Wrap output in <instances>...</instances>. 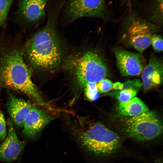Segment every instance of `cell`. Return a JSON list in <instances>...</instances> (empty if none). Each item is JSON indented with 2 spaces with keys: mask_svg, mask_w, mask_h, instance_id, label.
Returning a JSON list of instances; mask_svg holds the SVG:
<instances>
[{
  "mask_svg": "<svg viewBox=\"0 0 163 163\" xmlns=\"http://www.w3.org/2000/svg\"><path fill=\"white\" fill-rule=\"evenodd\" d=\"M21 51L16 48L3 51L0 55V88L21 92L42 106L46 105L32 80V72Z\"/></svg>",
  "mask_w": 163,
  "mask_h": 163,
  "instance_id": "obj_1",
  "label": "cell"
},
{
  "mask_svg": "<svg viewBox=\"0 0 163 163\" xmlns=\"http://www.w3.org/2000/svg\"><path fill=\"white\" fill-rule=\"evenodd\" d=\"M23 53L29 64L35 69L48 71L59 66L62 58V47L51 22L28 41Z\"/></svg>",
  "mask_w": 163,
  "mask_h": 163,
  "instance_id": "obj_2",
  "label": "cell"
},
{
  "mask_svg": "<svg viewBox=\"0 0 163 163\" xmlns=\"http://www.w3.org/2000/svg\"><path fill=\"white\" fill-rule=\"evenodd\" d=\"M79 141L93 154L106 157L115 153L122 144L120 136L100 123H96L78 135Z\"/></svg>",
  "mask_w": 163,
  "mask_h": 163,
  "instance_id": "obj_3",
  "label": "cell"
},
{
  "mask_svg": "<svg viewBox=\"0 0 163 163\" xmlns=\"http://www.w3.org/2000/svg\"><path fill=\"white\" fill-rule=\"evenodd\" d=\"M124 117L121 119V130L127 137L142 142L155 139L162 133V120L154 111L149 110L135 116Z\"/></svg>",
  "mask_w": 163,
  "mask_h": 163,
  "instance_id": "obj_4",
  "label": "cell"
},
{
  "mask_svg": "<svg viewBox=\"0 0 163 163\" xmlns=\"http://www.w3.org/2000/svg\"><path fill=\"white\" fill-rule=\"evenodd\" d=\"M123 24V38L129 46L141 53L150 45L152 37L158 28L132 10L129 11Z\"/></svg>",
  "mask_w": 163,
  "mask_h": 163,
  "instance_id": "obj_5",
  "label": "cell"
},
{
  "mask_svg": "<svg viewBox=\"0 0 163 163\" xmlns=\"http://www.w3.org/2000/svg\"><path fill=\"white\" fill-rule=\"evenodd\" d=\"M78 60L74 75L79 86L84 88L88 83L98 82L107 75L108 70L101 56L92 50L87 52Z\"/></svg>",
  "mask_w": 163,
  "mask_h": 163,
  "instance_id": "obj_6",
  "label": "cell"
},
{
  "mask_svg": "<svg viewBox=\"0 0 163 163\" xmlns=\"http://www.w3.org/2000/svg\"><path fill=\"white\" fill-rule=\"evenodd\" d=\"M67 11L73 20L86 17L105 18L109 12L104 0H71Z\"/></svg>",
  "mask_w": 163,
  "mask_h": 163,
  "instance_id": "obj_7",
  "label": "cell"
},
{
  "mask_svg": "<svg viewBox=\"0 0 163 163\" xmlns=\"http://www.w3.org/2000/svg\"><path fill=\"white\" fill-rule=\"evenodd\" d=\"M117 65L122 75L124 76L137 75L142 73L143 66L141 55L117 47L114 50Z\"/></svg>",
  "mask_w": 163,
  "mask_h": 163,
  "instance_id": "obj_8",
  "label": "cell"
},
{
  "mask_svg": "<svg viewBox=\"0 0 163 163\" xmlns=\"http://www.w3.org/2000/svg\"><path fill=\"white\" fill-rule=\"evenodd\" d=\"M56 117L32 105L24 122L22 130L25 136L33 137Z\"/></svg>",
  "mask_w": 163,
  "mask_h": 163,
  "instance_id": "obj_9",
  "label": "cell"
},
{
  "mask_svg": "<svg viewBox=\"0 0 163 163\" xmlns=\"http://www.w3.org/2000/svg\"><path fill=\"white\" fill-rule=\"evenodd\" d=\"M7 136L0 145V158L6 161L15 159L23 149L25 143L18 139L11 120H7Z\"/></svg>",
  "mask_w": 163,
  "mask_h": 163,
  "instance_id": "obj_10",
  "label": "cell"
},
{
  "mask_svg": "<svg viewBox=\"0 0 163 163\" xmlns=\"http://www.w3.org/2000/svg\"><path fill=\"white\" fill-rule=\"evenodd\" d=\"M141 77L145 92L160 85L163 79L162 59L151 54L148 64L142 72Z\"/></svg>",
  "mask_w": 163,
  "mask_h": 163,
  "instance_id": "obj_11",
  "label": "cell"
},
{
  "mask_svg": "<svg viewBox=\"0 0 163 163\" xmlns=\"http://www.w3.org/2000/svg\"><path fill=\"white\" fill-rule=\"evenodd\" d=\"M11 120L18 128L23 127L32 105L30 102L10 94L6 104Z\"/></svg>",
  "mask_w": 163,
  "mask_h": 163,
  "instance_id": "obj_12",
  "label": "cell"
},
{
  "mask_svg": "<svg viewBox=\"0 0 163 163\" xmlns=\"http://www.w3.org/2000/svg\"><path fill=\"white\" fill-rule=\"evenodd\" d=\"M46 0H21L19 6L21 15L27 21L34 23L45 15Z\"/></svg>",
  "mask_w": 163,
  "mask_h": 163,
  "instance_id": "obj_13",
  "label": "cell"
},
{
  "mask_svg": "<svg viewBox=\"0 0 163 163\" xmlns=\"http://www.w3.org/2000/svg\"><path fill=\"white\" fill-rule=\"evenodd\" d=\"M116 110L120 115L129 117L137 116L149 110L145 104L137 97L126 102H119Z\"/></svg>",
  "mask_w": 163,
  "mask_h": 163,
  "instance_id": "obj_14",
  "label": "cell"
},
{
  "mask_svg": "<svg viewBox=\"0 0 163 163\" xmlns=\"http://www.w3.org/2000/svg\"><path fill=\"white\" fill-rule=\"evenodd\" d=\"M149 8L152 19L154 21H162L163 0H153Z\"/></svg>",
  "mask_w": 163,
  "mask_h": 163,
  "instance_id": "obj_15",
  "label": "cell"
},
{
  "mask_svg": "<svg viewBox=\"0 0 163 163\" xmlns=\"http://www.w3.org/2000/svg\"><path fill=\"white\" fill-rule=\"evenodd\" d=\"M84 88V94L85 97L91 101H94L99 97V92L97 83L90 82L87 83Z\"/></svg>",
  "mask_w": 163,
  "mask_h": 163,
  "instance_id": "obj_16",
  "label": "cell"
},
{
  "mask_svg": "<svg viewBox=\"0 0 163 163\" xmlns=\"http://www.w3.org/2000/svg\"><path fill=\"white\" fill-rule=\"evenodd\" d=\"M14 1L0 0V26L5 25L9 9Z\"/></svg>",
  "mask_w": 163,
  "mask_h": 163,
  "instance_id": "obj_17",
  "label": "cell"
},
{
  "mask_svg": "<svg viewBox=\"0 0 163 163\" xmlns=\"http://www.w3.org/2000/svg\"><path fill=\"white\" fill-rule=\"evenodd\" d=\"M137 90L132 88L123 89L117 94L116 97L120 102H124L130 100L136 95Z\"/></svg>",
  "mask_w": 163,
  "mask_h": 163,
  "instance_id": "obj_18",
  "label": "cell"
},
{
  "mask_svg": "<svg viewBox=\"0 0 163 163\" xmlns=\"http://www.w3.org/2000/svg\"><path fill=\"white\" fill-rule=\"evenodd\" d=\"M163 39L161 35L155 34L151 38V44L154 50L156 52H161L163 51Z\"/></svg>",
  "mask_w": 163,
  "mask_h": 163,
  "instance_id": "obj_19",
  "label": "cell"
},
{
  "mask_svg": "<svg viewBox=\"0 0 163 163\" xmlns=\"http://www.w3.org/2000/svg\"><path fill=\"white\" fill-rule=\"evenodd\" d=\"M113 83L110 80L104 78L97 83V86L99 93L107 92L113 89Z\"/></svg>",
  "mask_w": 163,
  "mask_h": 163,
  "instance_id": "obj_20",
  "label": "cell"
},
{
  "mask_svg": "<svg viewBox=\"0 0 163 163\" xmlns=\"http://www.w3.org/2000/svg\"><path fill=\"white\" fill-rule=\"evenodd\" d=\"M7 135L6 121L3 113L0 110V139L3 141Z\"/></svg>",
  "mask_w": 163,
  "mask_h": 163,
  "instance_id": "obj_21",
  "label": "cell"
},
{
  "mask_svg": "<svg viewBox=\"0 0 163 163\" xmlns=\"http://www.w3.org/2000/svg\"><path fill=\"white\" fill-rule=\"evenodd\" d=\"M123 86H126V88H132L136 89V87L139 88L143 85L142 83L140 80L138 79H135L133 80H129L125 82L124 83H123Z\"/></svg>",
  "mask_w": 163,
  "mask_h": 163,
  "instance_id": "obj_22",
  "label": "cell"
},
{
  "mask_svg": "<svg viewBox=\"0 0 163 163\" xmlns=\"http://www.w3.org/2000/svg\"><path fill=\"white\" fill-rule=\"evenodd\" d=\"M113 88L120 90H122L123 88V84L120 82H117L113 84Z\"/></svg>",
  "mask_w": 163,
  "mask_h": 163,
  "instance_id": "obj_23",
  "label": "cell"
},
{
  "mask_svg": "<svg viewBox=\"0 0 163 163\" xmlns=\"http://www.w3.org/2000/svg\"><path fill=\"white\" fill-rule=\"evenodd\" d=\"M156 163H162V161H159L158 162Z\"/></svg>",
  "mask_w": 163,
  "mask_h": 163,
  "instance_id": "obj_24",
  "label": "cell"
}]
</instances>
